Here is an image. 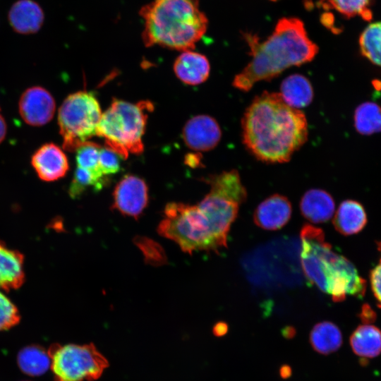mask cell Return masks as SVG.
<instances>
[{
  "label": "cell",
  "instance_id": "obj_1",
  "mask_svg": "<svg viewBox=\"0 0 381 381\" xmlns=\"http://www.w3.org/2000/svg\"><path fill=\"white\" fill-rule=\"evenodd\" d=\"M243 143L258 160L284 163L307 141L304 113L291 107L279 93L263 92L254 98L242 120Z\"/></svg>",
  "mask_w": 381,
  "mask_h": 381
},
{
  "label": "cell",
  "instance_id": "obj_2",
  "mask_svg": "<svg viewBox=\"0 0 381 381\" xmlns=\"http://www.w3.org/2000/svg\"><path fill=\"white\" fill-rule=\"evenodd\" d=\"M245 37L252 58L232 82L233 87L243 92H248L258 82L277 77L286 68L310 62L318 52L303 22L294 18L279 20L263 42L250 34Z\"/></svg>",
  "mask_w": 381,
  "mask_h": 381
},
{
  "label": "cell",
  "instance_id": "obj_3",
  "mask_svg": "<svg viewBox=\"0 0 381 381\" xmlns=\"http://www.w3.org/2000/svg\"><path fill=\"white\" fill-rule=\"evenodd\" d=\"M300 236L301 265L311 284L330 295L334 302L343 301L348 294L364 296L365 280L352 262L332 250L321 229L306 224Z\"/></svg>",
  "mask_w": 381,
  "mask_h": 381
},
{
  "label": "cell",
  "instance_id": "obj_4",
  "mask_svg": "<svg viewBox=\"0 0 381 381\" xmlns=\"http://www.w3.org/2000/svg\"><path fill=\"white\" fill-rule=\"evenodd\" d=\"M198 0H153L140 10L143 42L179 51L192 50L207 30Z\"/></svg>",
  "mask_w": 381,
  "mask_h": 381
},
{
  "label": "cell",
  "instance_id": "obj_5",
  "mask_svg": "<svg viewBox=\"0 0 381 381\" xmlns=\"http://www.w3.org/2000/svg\"><path fill=\"white\" fill-rule=\"evenodd\" d=\"M152 109L153 104L148 100L133 104L113 99L102 114L97 135L103 138L106 147L123 159L130 153L140 155L144 150L143 135L147 114Z\"/></svg>",
  "mask_w": 381,
  "mask_h": 381
},
{
  "label": "cell",
  "instance_id": "obj_6",
  "mask_svg": "<svg viewBox=\"0 0 381 381\" xmlns=\"http://www.w3.org/2000/svg\"><path fill=\"white\" fill-rule=\"evenodd\" d=\"M205 181L210 190L198 207L208 220L219 248H225L230 226L246 200L247 192L234 169L210 175Z\"/></svg>",
  "mask_w": 381,
  "mask_h": 381
},
{
  "label": "cell",
  "instance_id": "obj_7",
  "mask_svg": "<svg viewBox=\"0 0 381 381\" xmlns=\"http://www.w3.org/2000/svg\"><path fill=\"white\" fill-rule=\"evenodd\" d=\"M164 214L158 233L175 241L183 252L191 254L195 250H219L209 222L198 205L170 202Z\"/></svg>",
  "mask_w": 381,
  "mask_h": 381
},
{
  "label": "cell",
  "instance_id": "obj_8",
  "mask_svg": "<svg viewBox=\"0 0 381 381\" xmlns=\"http://www.w3.org/2000/svg\"><path fill=\"white\" fill-rule=\"evenodd\" d=\"M102 111L94 93L80 90L69 95L58 112L59 133L66 150L73 152L97 135Z\"/></svg>",
  "mask_w": 381,
  "mask_h": 381
},
{
  "label": "cell",
  "instance_id": "obj_9",
  "mask_svg": "<svg viewBox=\"0 0 381 381\" xmlns=\"http://www.w3.org/2000/svg\"><path fill=\"white\" fill-rule=\"evenodd\" d=\"M48 353L54 381H92L108 366L107 360L93 344H54Z\"/></svg>",
  "mask_w": 381,
  "mask_h": 381
},
{
  "label": "cell",
  "instance_id": "obj_10",
  "mask_svg": "<svg viewBox=\"0 0 381 381\" xmlns=\"http://www.w3.org/2000/svg\"><path fill=\"white\" fill-rule=\"evenodd\" d=\"M113 200V210L137 219L148 202L147 186L143 179L134 175H126L116 184Z\"/></svg>",
  "mask_w": 381,
  "mask_h": 381
},
{
  "label": "cell",
  "instance_id": "obj_11",
  "mask_svg": "<svg viewBox=\"0 0 381 381\" xmlns=\"http://www.w3.org/2000/svg\"><path fill=\"white\" fill-rule=\"evenodd\" d=\"M19 113L25 123L41 126L53 118L55 112L54 97L46 89L35 86L27 89L18 103Z\"/></svg>",
  "mask_w": 381,
  "mask_h": 381
},
{
  "label": "cell",
  "instance_id": "obj_12",
  "mask_svg": "<svg viewBox=\"0 0 381 381\" xmlns=\"http://www.w3.org/2000/svg\"><path fill=\"white\" fill-rule=\"evenodd\" d=\"M182 135L189 148L198 152H207L218 145L222 131L213 117L198 115L187 121L183 128Z\"/></svg>",
  "mask_w": 381,
  "mask_h": 381
},
{
  "label": "cell",
  "instance_id": "obj_13",
  "mask_svg": "<svg viewBox=\"0 0 381 381\" xmlns=\"http://www.w3.org/2000/svg\"><path fill=\"white\" fill-rule=\"evenodd\" d=\"M31 164L39 178L54 181L64 177L69 169L63 150L54 143H46L33 154Z\"/></svg>",
  "mask_w": 381,
  "mask_h": 381
},
{
  "label": "cell",
  "instance_id": "obj_14",
  "mask_svg": "<svg viewBox=\"0 0 381 381\" xmlns=\"http://www.w3.org/2000/svg\"><path fill=\"white\" fill-rule=\"evenodd\" d=\"M291 205L283 195L274 194L263 200L253 214L255 224L266 230H277L290 219Z\"/></svg>",
  "mask_w": 381,
  "mask_h": 381
},
{
  "label": "cell",
  "instance_id": "obj_15",
  "mask_svg": "<svg viewBox=\"0 0 381 381\" xmlns=\"http://www.w3.org/2000/svg\"><path fill=\"white\" fill-rule=\"evenodd\" d=\"M174 71L183 83L196 85L204 83L208 78L210 65L205 56L192 50H186L176 58Z\"/></svg>",
  "mask_w": 381,
  "mask_h": 381
},
{
  "label": "cell",
  "instance_id": "obj_16",
  "mask_svg": "<svg viewBox=\"0 0 381 381\" xmlns=\"http://www.w3.org/2000/svg\"><path fill=\"white\" fill-rule=\"evenodd\" d=\"M8 21L20 34L37 32L42 26L44 16L40 6L32 0H18L11 7Z\"/></svg>",
  "mask_w": 381,
  "mask_h": 381
},
{
  "label": "cell",
  "instance_id": "obj_17",
  "mask_svg": "<svg viewBox=\"0 0 381 381\" xmlns=\"http://www.w3.org/2000/svg\"><path fill=\"white\" fill-rule=\"evenodd\" d=\"M24 257L20 252L8 248L0 241V289H18L25 281Z\"/></svg>",
  "mask_w": 381,
  "mask_h": 381
},
{
  "label": "cell",
  "instance_id": "obj_18",
  "mask_svg": "<svg viewBox=\"0 0 381 381\" xmlns=\"http://www.w3.org/2000/svg\"><path fill=\"white\" fill-rule=\"evenodd\" d=\"M334 201L329 193L320 189H310L305 193L300 202L302 215L314 224L324 223L334 212Z\"/></svg>",
  "mask_w": 381,
  "mask_h": 381
},
{
  "label": "cell",
  "instance_id": "obj_19",
  "mask_svg": "<svg viewBox=\"0 0 381 381\" xmlns=\"http://www.w3.org/2000/svg\"><path fill=\"white\" fill-rule=\"evenodd\" d=\"M367 224V215L363 206L353 200L343 201L333 219L335 229L341 234L350 236L359 233Z\"/></svg>",
  "mask_w": 381,
  "mask_h": 381
},
{
  "label": "cell",
  "instance_id": "obj_20",
  "mask_svg": "<svg viewBox=\"0 0 381 381\" xmlns=\"http://www.w3.org/2000/svg\"><path fill=\"white\" fill-rule=\"evenodd\" d=\"M279 95L287 105L298 109L312 102L313 89L306 76L295 73L283 80Z\"/></svg>",
  "mask_w": 381,
  "mask_h": 381
},
{
  "label": "cell",
  "instance_id": "obj_21",
  "mask_svg": "<svg viewBox=\"0 0 381 381\" xmlns=\"http://www.w3.org/2000/svg\"><path fill=\"white\" fill-rule=\"evenodd\" d=\"M350 344L361 358H375L381 353V330L370 324L360 325L351 334Z\"/></svg>",
  "mask_w": 381,
  "mask_h": 381
},
{
  "label": "cell",
  "instance_id": "obj_22",
  "mask_svg": "<svg viewBox=\"0 0 381 381\" xmlns=\"http://www.w3.org/2000/svg\"><path fill=\"white\" fill-rule=\"evenodd\" d=\"M310 341L315 351L327 355L340 348L342 344V334L335 324L323 321L313 327L310 334Z\"/></svg>",
  "mask_w": 381,
  "mask_h": 381
},
{
  "label": "cell",
  "instance_id": "obj_23",
  "mask_svg": "<svg viewBox=\"0 0 381 381\" xmlns=\"http://www.w3.org/2000/svg\"><path fill=\"white\" fill-rule=\"evenodd\" d=\"M17 363L20 369L30 376H40L51 366L48 351L37 345L23 348L18 353Z\"/></svg>",
  "mask_w": 381,
  "mask_h": 381
},
{
  "label": "cell",
  "instance_id": "obj_24",
  "mask_svg": "<svg viewBox=\"0 0 381 381\" xmlns=\"http://www.w3.org/2000/svg\"><path fill=\"white\" fill-rule=\"evenodd\" d=\"M354 126L362 135H371L381 131V107L372 102L358 105L354 113Z\"/></svg>",
  "mask_w": 381,
  "mask_h": 381
},
{
  "label": "cell",
  "instance_id": "obj_25",
  "mask_svg": "<svg viewBox=\"0 0 381 381\" xmlns=\"http://www.w3.org/2000/svg\"><path fill=\"white\" fill-rule=\"evenodd\" d=\"M362 55L381 68V21L370 24L359 38Z\"/></svg>",
  "mask_w": 381,
  "mask_h": 381
},
{
  "label": "cell",
  "instance_id": "obj_26",
  "mask_svg": "<svg viewBox=\"0 0 381 381\" xmlns=\"http://www.w3.org/2000/svg\"><path fill=\"white\" fill-rule=\"evenodd\" d=\"M106 182L104 176L101 177L90 171L76 167L68 188V194L73 199H77L88 187L92 186L95 191H97L102 188Z\"/></svg>",
  "mask_w": 381,
  "mask_h": 381
},
{
  "label": "cell",
  "instance_id": "obj_27",
  "mask_svg": "<svg viewBox=\"0 0 381 381\" xmlns=\"http://www.w3.org/2000/svg\"><path fill=\"white\" fill-rule=\"evenodd\" d=\"M101 147L97 143L87 142L76 150L77 167L104 177L99 167V150Z\"/></svg>",
  "mask_w": 381,
  "mask_h": 381
},
{
  "label": "cell",
  "instance_id": "obj_28",
  "mask_svg": "<svg viewBox=\"0 0 381 381\" xmlns=\"http://www.w3.org/2000/svg\"><path fill=\"white\" fill-rule=\"evenodd\" d=\"M322 1L348 18L358 15L365 19L371 17V13L368 9L371 0H322Z\"/></svg>",
  "mask_w": 381,
  "mask_h": 381
},
{
  "label": "cell",
  "instance_id": "obj_29",
  "mask_svg": "<svg viewBox=\"0 0 381 381\" xmlns=\"http://www.w3.org/2000/svg\"><path fill=\"white\" fill-rule=\"evenodd\" d=\"M135 243L143 252L147 262L161 265L167 262L165 253L157 242L146 237L137 236Z\"/></svg>",
  "mask_w": 381,
  "mask_h": 381
},
{
  "label": "cell",
  "instance_id": "obj_30",
  "mask_svg": "<svg viewBox=\"0 0 381 381\" xmlns=\"http://www.w3.org/2000/svg\"><path fill=\"white\" fill-rule=\"evenodd\" d=\"M20 319L16 306L0 292V331L7 330L16 325Z\"/></svg>",
  "mask_w": 381,
  "mask_h": 381
},
{
  "label": "cell",
  "instance_id": "obj_31",
  "mask_svg": "<svg viewBox=\"0 0 381 381\" xmlns=\"http://www.w3.org/2000/svg\"><path fill=\"white\" fill-rule=\"evenodd\" d=\"M117 153L108 147L99 150V167L104 176L114 174L120 169V162Z\"/></svg>",
  "mask_w": 381,
  "mask_h": 381
},
{
  "label": "cell",
  "instance_id": "obj_32",
  "mask_svg": "<svg viewBox=\"0 0 381 381\" xmlns=\"http://www.w3.org/2000/svg\"><path fill=\"white\" fill-rule=\"evenodd\" d=\"M370 284L377 305L381 308V258L378 264L370 271Z\"/></svg>",
  "mask_w": 381,
  "mask_h": 381
},
{
  "label": "cell",
  "instance_id": "obj_33",
  "mask_svg": "<svg viewBox=\"0 0 381 381\" xmlns=\"http://www.w3.org/2000/svg\"><path fill=\"white\" fill-rule=\"evenodd\" d=\"M360 318L364 324L370 325L375 321L376 314L369 305L365 304L362 307Z\"/></svg>",
  "mask_w": 381,
  "mask_h": 381
},
{
  "label": "cell",
  "instance_id": "obj_34",
  "mask_svg": "<svg viewBox=\"0 0 381 381\" xmlns=\"http://www.w3.org/2000/svg\"><path fill=\"white\" fill-rule=\"evenodd\" d=\"M229 329L228 325L224 322H218L213 327V334L217 337L225 335Z\"/></svg>",
  "mask_w": 381,
  "mask_h": 381
},
{
  "label": "cell",
  "instance_id": "obj_35",
  "mask_svg": "<svg viewBox=\"0 0 381 381\" xmlns=\"http://www.w3.org/2000/svg\"><path fill=\"white\" fill-rule=\"evenodd\" d=\"M186 163L191 167H198L200 159L197 155H189L186 157Z\"/></svg>",
  "mask_w": 381,
  "mask_h": 381
},
{
  "label": "cell",
  "instance_id": "obj_36",
  "mask_svg": "<svg viewBox=\"0 0 381 381\" xmlns=\"http://www.w3.org/2000/svg\"><path fill=\"white\" fill-rule=\"evenodd\" d=\"M296 333V329L292 326H286L282 330V334L286 339H292Z\"/></svg>",
  "mask_w": 381,
  "mask_h": 381
},
{
  "label": "cell",
  "instance_id": "obj_37",
  "mask_svg": "<svg viewBox=\"0 0 381 381\" xmlns=\"http://www.w3.org/2000/svg\"><path fill=\"white\" fill-rule=\"evenodd\" d=\"M291 373V368L289 365H282L279 368V375L284 379L289 378Z\"/></svg>",
  "mask_w": 381,
  "mask_h": 381
},
{
  "label": "cell",
  "instance_id": "obj_38",
  "mask_svg": "<svg viewBox=\"0 0 381 381\" xmlns=\"http://www.w3.org/2000/svg\"><path fill=\"white\" fill-rule=\"evenodd\" d=\"M6 134V124L5 120L0 114V143L4 140Z\"/></svg>",
  "mask_w": 381,
  "mask_h": 381
},
{
  "label": "cell",
  "instance_id": "obj_39",
  "mask_svg": "<svg viewBox=\"0 0 381 381\" xmlns=\"http://www.w3.org/2000/svg\"><path fill=\"white\" fill-rule=\"evenodd\" d=\"M377 246H378L379 250L381 252V241L377 243Z\"/></svg>",
  "mask_w": 381,
  "mask_h": 381
},
{
  "label": "cell",
  "instance_id": "obj_40",
  "mask_svg": "<svg viewBox=\"0 0 381 381\" xmlns=\"http://www.w3.org/2000/svg\"><path fill=\"white\" fill-rule=\"evenodd\" d=\"M272 1H276V0H272Z\"/></svg>",
  "mask_w": 381,
  "mask_h": 381
}]
</instances>
